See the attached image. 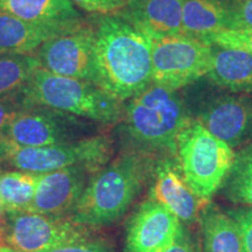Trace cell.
Returning a JSON list of instances; mask_svg holds the SVG:
<instances>
[{
  "label": "cell",
  "mask_w": 252,
  "mask_h": 252,
  "mask_svg": "<svg viewBox=\"0 0 252 252\" xmlns=\"http://www.w3.org/2000/svg\"><path fill=\"white\" fill-rule=\"evenodd\" d=\"M190 119L178 91L151 83L124 102L118 123L122 151L151 156H178V137Z\"/></svg>",
  "instance_id": "obj_3"
},
{
  "label": "cell",
  "mask_w": 252,
  "mask_h": 252,
  "mask_svg": "<svg viewBox=\"0 0 252 252\" xmlns=\"http://www.w3.org/2000/svg\"><path fill=\"white\" fill-rule=\"evenodd\" d=\"M206 76L220 89L252 96V54L242 49L213 46Z\"/></svg>",
  "instance_id": "obj_17"
},
{
  "label": "cell",
  "mask_w": 252,
  "mask_h": 252,
  "mask_svg": "<svg viewBox=\"0 0 252 252\" xmlns=\"http://www.w3.org/2000/svg\"><path fill=\"white\" fill-rule=\"evenodd\" d=\"M176 146L186 181L203 203L208 202L220 191L236 151L193 118L179 133Z\"/></svg>",
  "instance_id": "obj_5"
},
{
  "label": "cell",
  "mask_w": 252,
  "mask_h": 252,
  "mask_svg": "<svg viewBox=\"0 0 252 252\" xmlns=\"http://www.w3.org/2000/svg\"><path fill=\"white\" fill-rule=\"evenodd\" d=\"M197 223L203 252H244L238 224L217 204L203 206Z\"/></svg>",
  "instance_id": "obj_19"
},
{
  "label": "cell",
  "mask_w": 252,
  "mask_h": 252,
  "mask_svg": "<svg viewBox=\"0 0 252 252\" xmlns=\"http://www.w3.org/2000/svg\"><path fill=\"white\" fill-rule=\"evenodd\" d=\"M226 213L236 220L241 230L243 251L252 252V209L247 207H236Z\"/></svg>",
  "instance_id": "obj_28"
},
{
  "label": "cell",
  "mask_w": 252,
  "mask_h": 252,
  "mask_svg": "<svg viewBox=\"0 0 252 252\" xmlns=\"http://www.w3.org/2000/svg\"><path fill=\"white\" fill-rule=\"evenodd\" d=\"M209 45L242 49L252 54V31L251 30H224L201 39Z\"/></svg>",
  "instance_id": "obj_24"
},
{
  "label": "cell",
  "mask_w": 252,
  "mask_h": 252,
  "mask_svg": "<svg viewBox=\"0 0 252 252\" xmlns=\"http://www.w3.org/2000/svg\"><path fill=\"white\" fill-rule=\"evenodd\" d=\"M81 11L91 14H116L126 7L130 0H69Z\"/></svg>",
  "instance_id": "obj_27"
},
{
  "label": "cell",
  "mask_w": 252,
  "mask_h": 252,
  "mask_svg": "<svg viewBox=\"0 0 252 252\" xmlns=\"http://www.w3.org/2000/svg\"><path fill=\"white\" fill-rule=\"evenodd\" d=\"M186 106L190 118L234 150L252 141V96L212 94Z\"/></svg>",
  "instance_id": "obj_10"
},
{
  "label": "cell",
  "mask_w": 252,
  "mask_h": 252,
  "mask_svg": "<svg viewBox=\"0 0 252 252\" xmlns=\"http://www.w3.org/2000/svg\"><path fill=\"white\" fill-rule=\"evenodd\" d=\"M28 105L68 112L103 125L118 124L124 103L93 82L53 74L39 67L21 90Z\"/></svg>",
  "instance_id": "obj_4"
},
{
  "label": "cell",
  "mask_w": 252,
  "mask_h": 252,
  "mask_svg": "<svg viewBox=\"0 0 252 252\" xmlns=\"http://www.w3.org/2000/svg\"><path fill=\"white\" fill-rule=\"evenodd\" d=\"M0 12L37 23H72L84 20L69 0H0Z\"/></svg>",
  "instance_id": "obj_20"
},
{
  "label": "cell",
  "mask_w": 252,
  "mask_h": 252,
  "mask_svg": "<svg viewBox=\"0 0 252 252\" xmlns=\"http://www.w3.org/2000/svg\"><path fill=\"white\" fill-rule=\"evenodd\" d=\"M149 198L172 213L182 224L198 222L203 202L189 187L178 156H158L151 171Z\"/></svg>",
  "instance_id": "obj_12"
},
{
  "label": "cell",
  "mask_w": 252,
  "mask_h": 252,
  "mask_svg": "<svg viewBox=\"0 0 252 252\" xmlns=\"http://www.w3.org/2000/svg\"><path fill=\"white\" fill-rule=\"evenodd\" d=\"M231 28V0H184L182 33L204 39Z\"/></svg>",
  "instance_id": "obj_18"
},
{
  "label": "cell",
  "mask_w": 252,
  "mask_h": 252,
  "mask_svg": "<svg viewBox=\"0 0 252 252\" xmlns=\"http://www.w3.org/2000/svg\"><path fill=\"white\" fill-rule=\"evenodd\" d=\"M93 229L68 217L33 212L6 214L4 245L11 252H41L91 237Z\"/></svg>",
  "instance_id": "obj_9"
},
{
  "label": "cell",
  "mask_w": 252,
  "mask_h": 252,
  "mask_svg": "<svg viewBox=\"0 0 252 252\" xmlns=\"http://www.w3.org/2000/svg\"><path fill=\"white\" fill-rule=\"evenodd\" d=\"M96 172L87 166H75L40 174L30 212L68 217Z\"/></svg>",
  "instance_id": "obj_13"
},
{
  "label": "cell",
  "mask_w": 252,
  "mask_h": 252,
  "mask_svg": "<svg viewBox=\"0 0 252 252\" xmlns=\"http://www.w3.org/2000/svg\"><path fill=\"white\" fill-rule=\"evenodd\" d=\"M41 252H115V249L108 239L91 236V237L82 239V241L64 244L61 247H56Z\"/></svg>",
  "instance_id": "obj_25"
},
{
  "label": "cell",
  "mask_w": 252,
  "mask_h": 252,
  "mask_svg": "<svg viewBox=\"0 0 252 252\" xmlns=\"http://www.w3.org/2000/svg\"><path fill=\"white\" fill-rule=\"evenodd\" d=\"M97 134L94 122L46 106L25 109L0 133V161L23 147L71 143Z\"/></svg>",
  "instance_id": "obj_6"
},
{
  "label": "cell",
  "mask_w": 252,
  "mask_h": 252,
  "mask_svg": "<svg viewBox=\"0 0 252 252\" xmlns=\"http://www.w3.org/2000/svg\"><path fill=\"white\" fill-rule=\"evenodd\" d=\"M166 252H197L196 243L191 232L189 231V226L181 223Z\"/></svg>",
  "instance_id": "obj_30"
},
{
  "label": "cell",
  "mask_w": 252,
  "mask_h": 252,
  "mask_svg": "<svg viewBox=\"0 0 252 252\" xmlns=\"http://www.w3.org/2000/svg\"><path fill=\"white\" fill-rule=\"evenodd\" d=\"M146 34L152 47V83L178 91L206 76L212 45L185 33Z\"/></svg>",
  "instance_id": "obj_7"
},
{
  "label": "cell",
  "mask_w": 252,
  "mask_h": 252,
  "mask_svg": "<svg viewBox=\"0 0 252 252\" xmlns=\"http://www.w3.org/2000/svg\"><path fill=\"white\" fill-rule=\"evenodd\" d=\"M84 20L72 23H37L0 12V53L34 54L52 37L77 28Z\"/></svg>",
  "instance_id": "obj_15"
},
{
  "label": "cell",
  "mask_w": 252,
  "mask_h": 252,
  "mask_svg": "<svg viewBox=\"0 0 252 252\" xmlns=\"http://www.w3.org/2000/svg\"><path fill=\"white\" fill-rule=\"evenodd\" d=\"M94 84L126 102L152 83V47L145 33L118 14L94 20Z\"/></svg>",
  "instance_id": "obj_1"
},
{
  "label": "cell",
  "mask_w": 252,
  "mask_h": 252,
  "mask_svg": "<svg viewBox=\"0 0 252 252\" xmlns=\"http://www.w3.org/2000/svg\"><path fill=\"white\" fill-rule=\"evenodd\" d=\"M30 108L21 91L0 97V133L23 110Z\"/></svg>",
  "instance_id": "obj_26"
},
{
  "label": "cell",
  "mask_w": 252,
  "mask_h": 252,
  "mask_svg": "<svg viewBox=\"0 0 252 252\" xmlns=\"http://www.w3.org/2000/svg\"><path fill=\"white\" fill-rule=\"evenodd\" d=\"M115 141L110 135L97 133L71 143L42 147H23L9 152L2 162L18 171L42 173L75 166H87L94 171L112 160Z\"/></svg>",
  "instance_id": "obj_8"
},
{
  "label": "cell",
  "mask_w": 252,
  "mask_h": 252,
  "mask_svg": "<svg viewBox=\"0 0 252 252\" xmlns=\"http://www.w3.org/2000/svg\"><path fill=\"white\" fill-rule=\"evenodd\" d=\"M5 222H6V213L4 209V204H2L1 197H0V248L4 247Z\"/></svg>",
  "instance_id": "obj_31"
},
{
  "label": "cell",
  "mask_w": 252,
  "mask_h": 252,
  "mask_svg": "<svg viewBox=\"0 0 252 252\" xmlns=\"http://www.w3.org/2000/svg\"><path fill=\"white\" fill-rule=\"evenodd\" d=\"M184 0H130L118 15L145 33L171 35L182 33Z\"/></svg>",
  "instance_id": "obj_16"
},
{
  "label": "cell",
  "mask_w": 252,
  "mask_h": 252,
  "mask_svg": "<svg viewBox=\"0 0 252 252\" xmlns=\"http://www.w3.org/2000/svg\"><path fill=\"white\" fill-rule=\"evenodd\" d=\"M94 25L82 23L68 33L47 40L34 53L40 67L61 76L94 82Z\"/></svg>",
  "instance_id": "obj_11"
},
{
  "label": "cell",
  "mask_w": 252,
  "mask_h": 252,
  "mask_svg": "<svg viewBox=\"0 0 252 252\" xmlns=\"http://www.w3.org/2000/svg\"><path fill=\"white\" fill-rule=\"evenodd\" d=\"M40 174L25 171H0V197L5 213L30 212Z\"/></svg>",
  "instance_id": "obj_22"
},
{
  "label": "cell",
  "mask_w": 252,
  "mask_h": 252,
  "mask_svg": "<svg viewBox=\"0 0 252 252\" xmlns=\"http://www.w3.org/2000/svg\"><path fill=\"white\" fill-rule=\"evenodd\" d=\"M232 28L231 30L252 31V0H231Z\"/></svg>",
  "instance_id": "obj_29"
},
{
  "label": "cell",
  "mask_w": 252,
  "mask_h": 252,
  "mask_svg": "<svg viewBox=\"0 0 252 252\" xmlns=\"http://www.w3.org/2000/svg\"><path fill=\"white\" fill-rule=\"evenodd\" d=\"M156 157L135 151H121L91 175L68 219L93 230L117 223L149 186Z\"/></svg>",
  "instance_id": "obj_2"
},
{
  "label": "cell",
  "mask_w": 252,
  "mask_h": 252,
  "mask_svg": "<svg viewBox=\"0 0 252 252\" xmlns=\"http://www.w3.org/2000/svg\"><path fill=\"white\" fill-rule=\"evenodd\" d=\"M40 62L34 54L0 53V97L23 90Z\"/></svg>",
  "instance_id": "obj_23"
},
{
  "label": "cell",
  "mask_w": 252,
  "mask_h": 252,
  "mask_svg": "<svg viewBox=\"0 0 252 252\" xmlns=\"http://www.w3.org/2000/svg\"><path fill=\"white\" fill-rule=\"evenodd\" d=\"M225 200L252 209V141L238 149L220 191Z\"/></svg>",
  "instance_id": "obj_21"
},
{
  "label": "cell",
  "mask_w": 252,
  "mask_h": 252,
  "mask_svg": "<svg viewBox=\"0 0 252 252\" xmlns=\"http://www.w3.org/2000/svg\"><path fill=\"white\" fill-rule=\"evenodd\" d=\"M180 224L166 208L147 198L126 222L125 252H166Z\"/></svg>",
  "instance_id": "obj_14"
}]
</instances>
